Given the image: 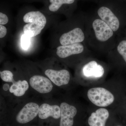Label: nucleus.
<instances>
[{"instance_id":"10","label":"nucleus","mask_w":126,"mask_h":126,"mask_svg":"<svg viewBox=\"0 0 126 126\" xmlns=\"http://www.w3.org/2000/svg\"><path fill=\"white\" fill-rule=\"evenodd\" d=\"M98 14L102 20L108 25L113 31H116L119 29V21L118 18L110 9L103 6L98 10Z\"/></svg>"},{"instance_id":"18","label":"nucleus","mask_w":126,"mask_h":126,"mask_svg":"<svg viewBox=\"0 0 126 126\" xmlns=\"http://www.w3.org/2000/svg\"><path fill=\"white\" fill-rule=\"evenodd\" d=\"M9 21V18L6 14L0 12V25L7 24Z\"/></svg>"},{"instance_id":"4","label":"nucleus","mask_w":126,"mask_h":126,"mask_svg":"<svg viewBox=\"0 0 126 126\" xmlns=\"http://www.w3.org/2000/svg\"><path fill=\"white\" fill-rule=\"evenodd\" d=\"M36 64L45 75L56 86L60 87L69 83L70 74L68 70L66 69L57 70L52 69L44 60Z\"/></svg>"},{"instance_id":"2","label":"nucleus","mask_w":126,"mask_h":126,"mask_svg":"<svg viewBox=\"0 0 126 126\" xmlns=\"http://www.w3.org/2000/svg\"><path fill=\"white\" fill-rule=\"evenodd\" d=\"M40 105L36 102H27L22 107L8 113L6 123L10 126H39Z\"/></svg>"},{"instance_id":"6","label":"nucleus","mask_w":126,"mask_h":126,"mask_svg":"<svg viewBox=\"0 0 126 126\" xmlns=\"http://www.w3.org/2000/svg\"><path fill=\"white\" fill-rule=\"evenodd\" d=\"M60 117V106L50 105L45 103L40 105L38 113V125L41 126H50V120L59 119Z\"/></svg>"},{"instance_id":"19","label":"nucleus","mask_w":126,"mask_h":126,"mask_svg":"<svg viewBox=\"0 0 126 126\" xmlns=\"http://www.w3.org/2000/svg\"><path fill=\"white\" fill-rule=\"evenodd\" d=\"M7 112L4 111L0 107V124L5 123Z\"/></svg>"},{"instance_id":"14","label":"nucleus","mask_w":126,"mask_h":126,"mask_svg":"<svg viewBox=\"0 0 126 126\" xmlns=\"http://www.w3.org/2000/svg\"><path fill=\"white\" fill-rule=\"evenodd\" d=\"M75 0H47L44 4V7L43 11L48 14L55 13L64 5L71 4Z\"/></svg>"},{"instance_id":"1","label":"nucleus","mask_w":126,"mask_h":126,"mask_svg":"<svg viewBox=\"0 0 126 126\" xmlns=\"http://www.w3.org/2000/svg\"><path fill=\"white\" fill-rule=\"evenodd\" d=\"M48 15L31 7L23 8L19 14V33L31 38L39 36L47 26Z\"/></svg>"},{"instance_id":"5","label":"nucleus","mask_w":126,"mask_h":126,"mask_svg":"<svg viewBox=\"0 0 126 126\" xmlns=\"http://www.w3.org/2000/svg\"><path fill=\"white\" fill-rule=\"evenodd\" d=\"M87 95L91 102L98 107H107L114 101V97L112 94L103 88L90 89L88 91Z\"/></svg>"},{"instance_id":"20","label":"nucleus","mask_w":126,"mask_h":126,"mask_svg":"<svg viewBox=\"0 0 126 126\" xmlns=\"http://www.w3.org/2000/svg\"><path fill=\"white\" fill-rule=\"evenodd\" d=\"M7 33V29L4 25H0V39L3 38Z\"/></svg>"},{"instance_id":"25","label":"nucleus","mask_w":126,"mask_h":126,"mask_svg":"<svg viewBox=\"0 0 126 126\" xmlns=\"http://www.w3.org/2000/svg\"></svg>"},{"instance_id":"16","label":"nucleus","mask_w":126,"mask_h":126,"mask_svg":"<svg viewBox=\"0 0 126 126\" xmlns=\"http://www.w3.org/2000/svg\"><path fill=\"white\" fill-rule=\"evenodd\" d=\"M0 77L2 81L6 82L11 83L14 78V73L10 70L0 71Z\"/></svg>"},{"instance_id":"17","label":"nucleus","mask_w":126,"mask_h":126,"mask_svg":"<svg viewBox=\"0 0 126 126\" xmlns=\"http://www.w3.org/2000/svg\"><path fill=\"white\" fill-rule=\"evenodd\" d=\"M118 52L121 55L126 63V40L121 41L117 46Z\"/></svg>"},{"instance_id":"12","label":"nucleus","mask_w":126,"mask_h":126,"mask_svg":"<svg viewBox=\"0 0 126 126\" xmlns=\"http://www.w3.org/2000/svg\"><path fill=\"white\" fill-rule=\"evenodd\" d=\"M109 116V112L106 109L100 108L93 112L88 119L90 126H105Z\"/></svg>"},{"instance_id":"3","label":"nucleus","mask_w":126,"mask_h":126,"mask_svg":"<svg viewBox=\"0 0 126 126\" xmlns=\"http://www.w3.org/2000/svg\"><path fill=\"white\" fill-rule=\"evenodd\" d=\"M23 71L28 74L27 81L30 87L36 92L46 94L53 90V83L45 75L36 63L24 62L19 64Z\"/></svg>"},{"instance_id":"23","label":"nucleus","mask_w":126,"mask_h":126,"mask_svg":"<svg viewBox=\"0 0 126 126\" xmlns=\"http://www.w3.org/2000/svg\"><path fill=\"white\" fill-rule=\"evenodd\" d=\"M0 126H10L8 124L6 123H2V124H0Z\"/></svg>"},{"instance_id":"15","label":"nucleus","mask_w":126,"mask_h":126,"mask_svg":"<svg viewBox=\"0 0 126 126\" xmlns=\"http://www.w3.org/2000/svg\"><path fill=\"white\" fill-rule=\"evenodd\" d=\"M18 46L22 52H28L33 48L34 45L36 41V38H31L19 33Z\"/></svg>"},{"instance_id":"21","label":"nucleus","mask_w":126,"mask_h":126,"mask_svg":"<svg viewBox=\"0 0 126 126\" xmlns=\"http://www.w3.org/2000/svg\"><path fill=\"white\" fill-rule=\"evenodd\" d=\"M26 2H42L43 3L45 4L47 0H23Z\"/></svg>"},{"instance_id":"11","label":"nucleus","mask_w":126,"mask_h":126,"mask_svg":"<svg viewBox=\"0 0 126 126\" xmlns=\"http://www.w3.org/2000/svg\"><path fill=\"white\" fill-rule=\"evenodd\" d=\"M84 50L83 46L80 43L59 46L56 48V54L59 58L65 59L73 55L81 53Z\"/></svg>"},{"instance_id":"7","label":"nucleus","mask_w":126,"mask_h":126,"mask_svg":"<svg viewBox=\"0 0 126 126\" xmlns=\"http://www.w3.org/2000/svg\"><path fill=\"white\" fill-rule=\"evenodd\" d=\"M59 126H73L74 118L77 115V110L74 106L65 102L61 104Z\"/></svg>"},{"instance_id":"24","label":"nucleus","mask_w":126,"mask_h":126,"mask_svg":"<svg viewBox=\"0 0 126 126\" xmlns=\"http://www.w3.org/2000/svg\"></svg>"},{"instance_id":"13","label":"nucleus","mask_w":126,"mask_h":126,"mask_svg":"<svg viewBox=\"0 0 126 126\" xmlns=\"http://www.w3.org/2000/svg\"><path fill=\"white\" fill-rule=\"evenodd\" d=\"M83 72L84 76L87 78H99L103 76L104 71L101 65L93 61L84 65Z\"/></svg>"},{"instance_id":"9","label":"nucleus","mask_w":126,"mask_h":126,"mask_svg":"<svg viewBox=\"0 0 126 126\" xmlns=\"http://www.w3.org/2000/svg\"><path fill=\"white\" fill-rule=\"evenodd\" d=\"M84 35L82 31L79 28H75L62 34L59 39L60 46L73 44L82 42Z\"/></svg>"},{"instance_id":"8","label":"nucleus","mask_w":126,"mask_h":126,"mask_svg":"<svg viewBox=\"0 0 126 126\" xmlns=\"http://www.w3.org/2000/svg\"><path fill=\"white\" fill-rule=\"evenodd\" d=\"M93 27L96 38L99 41H107L113 35L112 30L102 20H95L93 22Z\"/></svg>"},{"instance_id":"22","label":"nucleus","mask_w":126,"mask_h":126,"mask_svg":"<svg viewBox=\"0 0 126 126\" xmlns=\"http://www.w3.org/2000/svg\"><path fill=\"white\" fill-rule=\"evenodd\" d=\"M10 86L8 84H5L4 85H3V87H2V88H3V90L4 91H7L8 90H9L10 89Z\"/></svg>"}]
</instances>
